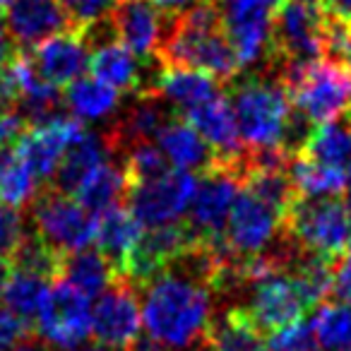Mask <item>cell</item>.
Wrapping results in <instances>:
<instances>
[{
	"mask_svg": "<svg viewBox=\"0 0 351 351\" xmlns=\"http://www.w3.org/2000/svg\"><path fill=\"white\" fill-rule=\"evenodd\" d=\"M210 263V255L193 245L181 260L142 287V325L152 344L166 351H186L207 337L215 317Z\"/></svg>",
	"mask_w": 351,
	"mask_h": 351,
	"instance_id": "6da1fadb",
	"label": "cell"
},
{
	"mask_svg": "<svg viewBox=\"0 0 351 351\" xmlns=\"http://www.w3.org/2000/svg\"><path fill=\"white\" fill-rule=\"evenodd\" d=\"M226 97L245 152L287 149L296 154L313 130L311 123L296 113L284 82L267 70L265 75L231 80Z\"/></svg>",
	"mask_w": 351,
	"mask_h": 351,
	"instance_id": "7a4b0ae2",
	"label": "cell"
},
{
	"mask_svg": "<svg viewBox=\"0 0 351 351\" xmlns=\"http://www.w3.org/2000/svg\"><path fill=\"white\" fill-rule=\"evenodd\" d=\"M156 60L200 70L221 84L236 80L241 68L215 0H200L178 15H169Z\"/></svg>",
	"mask_w": 351,
	"mask_h": 351,
	"instance_id": "3957f363",
	"label": "cell"
},
{
	"mask_svg": "<svg viewBox=\"0 0 351 351\" xmlns=\"http://www.w3.org/2000/svg\"><path fill=\"white\" fill-rule=\"evenodd\" d=\"M287 87L296 113H301L313 128L341 116L351 104L349 65L330 58L289 68L279 75Z\"/></svg>",
	"mask_w": 351,
	"mask_h": 351,
	"instance_id": "277c9868",
	"label": "cell"
},
{
	"mask_svg": "<svg viewBox=\"0 0 351 351\" xmlns=\"http://www.w3.org/2000/svg\"><path fill=\"white\" fill-rule=\"evenodd\" d=\"M349 210L339 197H296L284 231L301 250L337 263L349 245Z\"/></svg>",
	"mask_w": 351,
	"mask_h": 351,
	"instance_id": "5b68a950",
	"label": "cell"
},
{
	"mask_svg": "<svg viewBox=\"0 0 351 351\" xmlns=\"http://www.w3.org/2000/svg\"><path fill=\"white\" fill-rule=\"evenodd\" d=\"M29 219L32 231L63 258L84 250L97 236V217L53 186L41 188L29 202Z\"/></svg>",
	"mask_w": 351,
	"mask_h": 351,
	"instance_id": "8992f818",
	"label": "cell"
},
{
	"mask_svg": "<svg viewBox=\"0 0 351 351\" xmlns=\"http://www.w3.org/2000/svg\"><path fill=\"white\" fill-rule=\"evenodd\" d=\"M243 188V164H215L197 183L188 210V231L200 245H224L231 210Z\"/></svg>",
	"mask_w": 351,
	"mask_h": 351,
	"instance_id": "52a82bcc",
	"label": "cell"
},
{
	"mask_svg": "<svg viewBox=\"0 0 351 351\" xmlns=\"http://www.w3.org/2000/svg\"><path fill=\"white\" fill-rule=\"evenodd\" d=\"M284 217L279 207L243 186L224 234L226 250L239 263L269 253L284 236Z\"/></svg>",
	"mask_w": 351,
	"mask_h": 351,
	"instance_id": "ba28073f",
	"label": "cell"
},
{
	"mask_svg": "<svg viewBox=\"0 0 351 351\" xmlns=\"http://www.w3.org/2000/svg\"><path fill=\"white\" fill-rule=\"evenodd\" d=\"M197 183L200 178L193 171L171 169L159 178L128 188V210L145 229L178 224L181 217L191 210Z\"/></svg>",
	"mask_w": 351,
	"mask_h": 351,
	"instance_id": "9c48e42d",
	"label": "cell"
},
{
	"mask_svg": "<svg viewBox=\"0 0 351 351\" xmlns=\"http://www.w3.org/2000/svg\"><path fill=\"white\" fill-rule=\"evenodd\" d=\"M243 289L248 291V303L239 308H243L260 332L272 335L274 330L301 320L308 313L301 289L287 267L274 265L263 274L243 279Z\"/></svg>",
	"mask_w": 351,
	"mask_h": 351,
	"instance_id": "30bf717a",
	"label": "cell"
},
{
	"mask_svg": "<svg viewBox=\"0 0 351 351\" xmlns=\"http://www.w3.org/2000/svg\"><path fill=\"white\" fill-rule=\"evenodd\" d=\"M142 311L137 287L125 277L116 282L97 298L92 308V337L108 351H132L140 344Z\"/></svg>",
	"mask_w": 351,
	"mask_h": 351,
	"instance_id": "8fae6325",
	"label": "cell"
},
{
	"mask_svg": "<svg viewBox=\"0 0 351 351\" xmlns=\"http://www.w3.org/2000/svg\"><path fill=\"white\" fill-rule=\"evenodd\" d=\"M36 327H39V335L53 349H77L92 335L89 298H84L80 291H75L63 279H56L49 287V293H46L44 303L39 308Z\"/></svg>",
	"mask_w": 351,
	"mask_h": 351,
	"instance_id": "7c38bea8",
	"label": "cell"
},
{
	"mask_svg": "<svg viewBox=\"0 0 351 351\" xmlns=\"http://www.w3.org/2000/svg\"><path fill=\"white\" fill-rule=\"evenodd\" d=\"M84 132L82 123L68 113H60L53 121L27 128L20 140L12 145L15 154L25 161V166L36 176L39 183H53L63 154L75 140Z\"/></svg>",
	"mask_w": 351,
	"mask_h": 351,
	"instance_id": "4fadbf2b",
	"label": "cell"
},
{
	"mask_svg": "<svg viewBox=\"0 0 351 351\" xmlns=\"http://www.w3.org/2000/svg\"><path fill=\"white\" fill-rule=\"evenodd\" d=\"M89 44H92V29L70 25L68 29L58 32L56 36L29 49L32 53L27 58L44 82L65 89L77 82L84 70L89 68V56H92Z\"/></svg>",
	"mask_w": 351,
	"mask_h": 351,
	"instance_id": "5bb4252c",
	"label": "cell"
},
{
	"mask_svg": "<svg viewBox=\"0 0 351 351\" xmlns=\"http://www.w3.org/2000/svg\"><path fill=\"white\" fill-rule=\"evenodd\" d=\"M116 39L132 51L140 60L156 58L161 36L166 29V17L152 0H118L108 15Z\"/></svg>",
	"mask_w": 351,
	"mask_h": 351,
	"instance_id": "9a60e30c",
	"label": "cell"
},
{
	"mask_svg": "<svg viewBox=\"0 0 351 351\" xmlns=\"http://www.w3.org/2000/svg\"><path fill=\"white\" fill-rule=\"evenodd\" d=\"M8 32L17 49H34L68 29L70 20L58 0H8Z\"/></svg>",
	"mask_w": 351,
	"mask_h": 351,
	"instance_id": "2e32d148",
	"label": "cell"
},
{
	"mask_svg": "<svg viewBox=\"0 0 351 351\" xmlns=\"http://www.w3.org/2000/svg\"><path fill=\"white\" fill-rule=\"evenodd\" d=\"M188 121L210 145L215 164H243L245 149L239 135V125H236L234 108H231L226 94H219L212 101L188 113Z\"/></svg>",
	"mask_w": 351,
	"mask_h": 351,
	"instance_id": "e0dca14e",
	"label": "cell"
},
{
	"mask_svg": "<svg viewBox=\"0 0 351 351\" xmlns=\"http://www.w3.org/2000/svg\"><path fill=\"white\" fill-rule=\"evenodd\" d=\"M224 84L200 70L178 68V65H161L152 80V92H156L178 116L186 118L202 104L212 101L221 94Z\"/></svg>",
	"mask_w": 351,
	"mask_h": 351,
	"instance_id": "ac0fdd59",
	"label": "cell"
},
{
	"mask_svg": "<svg viewBox=\"0 0 351 351\" xmlns=\"http://www.w3.org/2000/svg\"><path fill=\"white\" fill-rule=\"evenodd\" d=\"M116 156L113 142L108 137V130H84L73 145L65 149L56 178L51 186L65 195H75L77 188L84 183L94 169L111 161Z\"/></svg>",
	"mask_w": 351,
	"mask_h": 351,
	"instance_id": "d6986e66",
	"label": "cell"
},
{
	"mask_svg": "<svg viewBox=\"0 0 351 351\" xmlns=\"http://www.w3.org/2000/svg\"><path fill=\"white\" fill-rule=\"evenodd\" d=\"M89 73L99 82L108 84L121 94L149 92L145 82V68L140 58L121 41H104L89 56Z\"/></svg>",
	"mask_w": 351,
	"mask_h": 351,
	"instance_id": "ffe728a7",
	"label": "cell"
},
{
	"mask_svg": "<svg viewBox=\"0 0 351 351\" xmlns=\"http://www.w3.org/2000/svg\"><path fill=\"white\" fill-rule=\"evenodd\" d=\"M156 145L173 169L205 173L215 166V154H212L210 145L202 140L195 125L183 116H173L161 128V132L156 135Z\"/></svg>",
	"mask_w": 351,
	"mask_h": 351,
	"instance_id": "44dd1931",
	"label": "cell"
},
{
	"mask_svg": "<svg viewBox=\"0 0 351 351\" xmlns=\"http://www.w3.org/2000/svg\"><path fill=\"white\" fill-rule=\"evenodd\" d=\"M145 226L123 205H116L97 217V250L113 265L118 277H123L132 250L137 248Z\"/></svg>",
	"mask_w": 351,
	"mask_h": 351,
	"instance_id": "7402d4cb",
	"label": "cell"
},
{
	"mask_svg": "<svg viewBox=\"0 0 351 351\" xmlns=\"http://www.w3.org/2000/svg\"><path fill=\"white\" fill-rule=\"evenodd\" d=\"M306 159L317 161L337 171H351V113L346 108L341 116L315 125L298 149Z\"/></svg>",
	"mask_w": 351,
	"mask_h": 351,
	"instance_id": "603a6c76",
	"label": "cell"
},
{
	"mask_svg": "<svg viewBox=\"0 0 351 351\" xmlns=\"http://www.w3.org/2000/svg\"><path fill=\"white\" fill-rule=\"evenodd\" d=\"M128 188H130V181H128V173H125V169H123V164L106 161V164L94 169L92 173L84 178V183L77 188V193H75V200H77L89 215L99 217L106 210H111V207L121 205L128 197Z\"/></svg>",
	"mask_w": 351,
	"mask_h": 351,
	"instance_id": "cb8c5ba5",
	"label": "cell"
},
{
	"mask_svg": "<svg viewBox=\"0 0 351 351\" xmlns=\"http://www.w3.org/2000/svg\"><path fill=\"white\" fill-rule=\"evenodd\" d=\"M116 269L104 258L99 250L84 248L68 255L60 265L58 279L80 291L84 298H99L113 282H116Z\"/></svg>",
	"mask_w": 351,
	"mask_h": 351,
	"instance_id": "d4e9b609",
	"label": "cell"
},
{
	"mask_svg": "<svg viewBox=\"0 0 351 351\" xmlns=\"http://www.w3.org/2000/svg\"><path fill=\"white\" fill-rule=\"evenodd\" d=\"M70 116L82 121H104L121 106V92L108 84L99 82L97 77H80L70 87H65L63 97Z\"/></svg>",
	"mask_w": 351,
	"mask_h": 351,
	"instance_id": "484cf974",
	"label": "cell"
},
{
	"mask_svg": "<svg viewBox=\"0 0 351 351\" xmlns=\"http://www.w3.org/2000/svg\"><path fill=\"white\" fill-rule=\"evenodd\" d=\"M207 335L215 344V351H267L263 332L239 306L212 317Z\"/></svg>",
	"mask_w": 351,
	"mask_h": 351,
	"instance_id": "4316f807",
	"label": "cell"
},
{
	"mask_svg": "<svg viewBox=\"0 0 351 351\" xmlns=\"http://www.w3.org/2000/svg\"><path fill=\"white\" fill-rule=\"evenodd\" d=\"M289 178L298 197H339L346 191V171L322 166L298 152L289 161Z\"/></svg>",
	"mask_w": 351,
	"mask_h": 351,
	"instance_id": "83f0119b",
	"label": "cell"
},
{
	"mask_svg": "<svg viewBox=\"0 0 351 351\" xmlns=\"http://www.w3.org/2000/svg\"><path fill=\"white\" fill-rule=\"evenodd\" d=\"M49 279L34 272H25V269H12L10 279H8L5 289H3V303L10 308L12 313L22 317V320L32 322L39 315V308L44 303L46 293H49Z\"/></svg>",
	"mask_w": 351,
	"mask_h": 351,
	"instance_id": "f1b7e54d",
	"label": "cell"
},
{
	"mask_svg": "<svg viewBox=\"0 0 351 351\" xmlns=\"http://www.w3.org/2000/svg\"><path fill=\"white\" fill-rule=\"evenodd\" d=\"M311 322L322 351L351 349V303H320Z\"/></svg>",
	"mask_w": 351,
	"mask_h": 351,
	"instance_id": "f546056e",
	"label": "cell"
},
{
	"mask_svg": "<svg viewBox=\"0 0 351 351\" xmlns=\"http://www.w3.org/2000/svg\"><path fill=\"white\" fill-rule=\"evenodd\" d=\"M39 191L41 183L36 181V176L27 169L25 161L12 149L8 164L0 171V205L22 210V207H27L39 195Z\"/></svg>",
	"mask_w": 351,
	"mask_h": 351,
	"instance_id": "4dcf8cb0",
	"label": "cell"
},
{
	"mask_svg": "<svg viewBox=\"0 0 351 351\" xmlns=\"http://www.w3.org/2000/svg\"><path fill=\"white\" fill-rule=\"evenodd\" d=\"M118 156L123 159V169H125L130 186L142 183V181H152V178H159L166 171H171L164 152L152 140L128 145L125 149H121Z\"/></svg>",
	"mask_w": 351,
	"mask_h": 351,
	"instance_id": "1f68e13d",
	"label": "cell"
},
{
	"mask_svg": "<svg viewBox=\"0 0 351 351\" xmlns=\"http://www.w3.org/2000/svg\"><path fill=\"white\" fill-rule=\"evenodd\" d=\"M267 351H322L317 344L313 322L301 317L287 327H279L269 335Z\"/></svg>",
	"mask_w": 351,
	"mask_h": 351,
	"instance_id": "d6a6232c",
	"label": "cell"
},
{
	"mask_svg": "<svg viewBox=\"0 0 351 351\" xmlns=\"http://www.w3.org/2000/svg\"><path fill=\"white\" fill-rule=\"evenodd\" d=\"M58 3L68 15L70 25L94 29L108 20L118 0H58Z\"/></svg>",
	"mask_w": 351,
	"mask_h": 351,
	"instance_id": "836d02e7",
	"label": "cell"
},
{
	"mask_svg": "<svg viewBox=\"0 0 351 351\" xmlns=\"http://www.w3.org/2000/svg\"><path fill=\"white\" fill-rule=\"evenodd\" d=\"M25 217L20 210L8 205H0V258L10 260L15 255L17 245L25 239Z\"/></svg>",
	"mask_w": 351,
	"mask_h": 351,
	"instance_id": "e575fe53",
	"label": "cell"
},
{
	"mask_svg": "<svg viewBox=\"0 0 351 351\" xmlns=\"http://www.w3.org/2000/svg\"><path fill=\"white\" fill-rule=\"evenodd\" d=\"M221 12V20H236V17L250 15H272L282 0H215Z\"/></svg>",
	"mask_w": 351,
	"mask_h": 351,
	"instance_id": "d590c367",
	"label": "cell"
},
{
	"mask_svg": "<svg viewBox=\"0 0 351 351\" xmlns=\"http://www.w3.org/2000/svg\"><path fill=\"white\" fill-rule=\"evenodd\" d=\"M25 335H29V322L3 303L0 306V351H10Z\"/></svg>",
	"mask_w": 351,
	"mask_h": 351,
	"instance_id": "8d00e7d4",
	"label": "cell"
},
{
	"mask_svg": "<svg viewBox=\"0 0 351 351\" xmlns=\"http://www.w3.org/2000/svg\"><path fill=\"white\" fill-rule=\"evenodd\" d=\"M332 296L341 303H351V255H344V258H339L335 263Z\"/></svg>",
	"mask_w": 351,
	"mask_h": 351,
	"instance_id": "74e56055",
	"label": "cell"
},
{
	"mask_svg": "<svg viewBox=\"0 0 351 351\" xmlns=\"http://www.w3.org/2000/svg\"><path fill=\"white\" fill-rule=\"evenodd\" d=\"M27 130L25 118L17 111H0V147H12Z\"/></svg>",
	"mask_w": 351,
	"mask_h": 351,
	"instance_id": "f35d334b",
	"label": "cell"
},
{
	"mask_svg": "<svg viewBox=\"0 0 351 351\" xmlns=\"http://www.w3.org/2000/svg\"><path fill=\"white\" fill-rule=\"evenodd\" d=\"M327 20L339 22L351 29V0H320Z\"/></svg>",
	"mask_w": 351,
	"mask_h": 351,
	"instance_id": "ab89813d",
	"label": "cell"
},
{
	"mask_svg": "<svg viewBox=\"0 0 351 351\" xmlns=\"http://www.w3.org/2000/svg\"><path fill=\"white\" fill-rule=\"evenodd\" d=\"M15 51H17V46H15V41H12L10 32H8V25L0 20V70L15 58L17 56Z\"/></svg>",
	"mask_w": 351,
	"mask_h": 351,
	"instance_id": "60d3db41",
	"label": "cell"
},
{
	"mask_svg": "<svg viewBox=\"0 0 351 351\" xmlns=\"http://www.w3.org/2000/svg\"><path fill=\"white\" fill-rule=\"evenodd\" d=\"M10 351H53V346L44 339L41 335H25Z\"/></svg>",
	"mask_w": 351,
	"mask_h": 351,
	"instance_id": "b9f144b4",
	"label": "cell"
},
{
	"mask_svg": "<svg viewBox=\"0 0 351 351\" xmlns=\"http://www.w3.org/2000/svg\"><path fill=\"white\" fill-rule=\"evenodd\" d=\"M159 10H164L166 15H178V12L188 10L191 5H195V3H200V0H152Z\"/></svg>",
	"mask_w": 351,
	"mask_h": 351,
	"instance_id": "7bdbcfd3",
	"label": "cell"
},
{
	"mask_svg": "<svg viewBox=\"0 0 351 351\" xmlns=\"http://www.w3.org/2000/svg\"><path fill=\"white\" fill-rule=\"evenodd\" d=\"M10 272H12V265L8 258H0V293H3V289H5L8 279H10Z\"/></svg>",
	"mask_w": 351,
	"mask_h": 351,
	"instance_id": "ee69618b",
	"label": "cell"
},
{
	"mask_svg": "<svg viewBox=\"0 0 351 351\" xmlns=\"http://www.w3.org/2000/svg\"><path fill=\"white\" fill-rule=\"evenodd\" d=\"M186 351H215V344H212L210 335H207V337H202L200 341H195V344H193L191 349H186Z\"/></svg>",
	"mask_w": 351,
	"mask_h": 351,
	"instance_id": "f6af8a7d",
	"label": "cell"
},
{
	"mask_svg": "<svg viewBox=\"0 0 351 351\" xmlns=\"http://www.w3.org/2000/svg\"><path fill=\"white\" fill-rule=\"evenodd\" d=\"M132 351H166V349H161V346H156V344H152V341H149V344H137Z\"/></svg>",
	"mask_w": 351,
	"mask_h": 351,
	"instance_id": "bcb514c9",
	"label": "cell"
},
{
	"mask_svg": "<svg viewBox=\"0 0 351 351\" xmlns=\"http://www.w3.org/2000/svg\"><path fill=\"white\" fill-rule=\"evenodd\" d=\"M73 351H108V349H104V346H99L97 341H94V344H87V346H77V349H73Z\"/></svg>",
	"mask_w": 351,
	"mask_h": 351,
	"instance_id": "7dc6e473",
	"label": "cell"
},
{
	"mask_svg": "<svg viewBox=\"0 0 351 351\" xmlns=\"http://www.w3.org/2000/svg\"><path fill=\"white\" fill-rule=\"evenodd\" d=\"M346 200L351 202V171H349V176H346Z\"/></svg>",
	"mask_w": 351,
	"mask_h": 351,
	"instance_id": "c3c4849f",
	"label": "cell"
},
{
	"mask_svg": "<svg viewBox=\"0 0 351 351\" xmlns=\"http://www.w3.org/2000/svg\"><path fill=\"white\" fill-rule=\"evenodd\" d=\"M8 10V0H0V15H5Z\"/></svg>",
	"mask_w": 351,
	"mask_h": 351,
	"instance_id": "681fc988",
	"label": "cell"
},
{
	"mask_svg": "<svg viewBox=\"0 0 351 351\" xmlns=\"http://www.w3.org/2000/svg\"><path fill=\"white\" fill-rule=\"evenodd\" d=\"M346 248H349V255H351V217H349V245H346Z\"/></svg>",
	"mask_w": 351,
	"mask_h": 351,
	"instance_id": "f907efd6",
	"label": "cell"
},
{
	"mask_svg": "<svg viewBox=\"0 0 351 351\" xmlns=\"http://www.w3.org/2000/svg\"><path fill=\"white\" fill-rule=\"evenodd\" d=\"M349 75H351V63H349ZM349 113H351V104H349Z\"/></svg>",
	"mask_w": 351,
	"mask_h": 351,
	"instance_id": "816d5d0a",
	"label": "cell"
},
{
	"mask_svg": "<svg viewBox=\"0 0 351 351\" xmlns=\"http://www.w3.org/2000/svg\"><path fill=\"white\" fill-rule=\"evenodd\" d=\"M346 351H351V349H346Z\"/></svg>",
	"mask_w": 351,
	"mask_h": 351,
	"instance_id": "f5cc1de1",
	"label": "cell"
}]
</instances>
